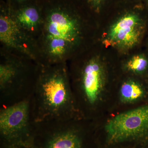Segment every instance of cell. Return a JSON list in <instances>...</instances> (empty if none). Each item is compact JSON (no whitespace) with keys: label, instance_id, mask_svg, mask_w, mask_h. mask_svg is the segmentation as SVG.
<instances>
[{"label":"cell","instance_id":"cell-2","mask_svg":"<svg viewBox=\"0 0 148 148\" xmlns=\"http://www.w3.org/2000/svg\"><path fill=\"white\" fill-rule=\"evenodd\" d=\"M81 34L78 20L61 9L47 13L36 38L39 65L66 63Z\"/></svg>","mask_w":148,"mask_h":148},{"label":"cell","instance_id":"cell-13","mask_svg":"<svg viewBox=\"0 0 148 148\" xmlns=\"http://www.w3.org/2000/svg\"><path fill=\"white\" fill-rule=\"evenodd\" d=\"M92 1L95 3H99L101 1V0H92Z\"/></svg>","mask_w":148,"mask_h":148},{"label":"cell","instance_id":"cell-8","mask_svg":"<svg viewBox=\"0 0 148 148\" xmlns=\"http://www.w3.org/2000/svg\"><path fill=\"white\" fill-rule=\"evenodd\" d=\"M77 85L72 88L74 97L77 95L87 108L94 107L101 96L104 85V70L98 59L91 58L79 70Z\"/></svg>","mask_w":148,"mask_h":148},{"label":"cell","instance_id":"cell-1","mask_svg":"<svg viewBox=\"0 0 148 148\" xmlns=\"http://www.w3.org/2000/svg\"><path fill=\"white\" fill-rule=\"evenodd\" d=\"M30 103L35 122L77 118L79 111L66 63L39 65L36 83Z\"/></svg>","mask_w":148,"mask_h":148},{"label":"cell","instance_id":"cell-11","mask_svg":"<svg viewBox=\"0 0 148 148\" xmlns=\"http://www.w3.org/2000/svg\"><path fill=\"white\" fill-rule=\"evenodd\" d=\"M121 99L124 103H131L143 97L144 90L138 83L128 81L122 85L120 89Z\"/></svg>","mask_w":148,"mask_h":148},{"label":"cell","instance_id":"cell-5","mask_svg":"<svg viewBox=\"0 0 148 148\" xmlns=\"http://www.w3.org/2000/svg\"><path fill=\"white\" fill-rule=\"evenodd\" d=\"M75 121L35 122L36 148H84L82 130Z\"/></svg>","mask_w":148,"mask_h":148},{"label":"cell","instance_id":"cell-14","mask_svg":"<svg viewBox=\"0 0 148 148\" xmlns=\"http://www.w3.org/2000/svg\"><path fill=\"white\" fill-rule=\"evenodd\" d=\"M18 1H24V0H18Z\"/></svg>","mask_w":148,"mask_h":148},{"label":"cell","instance_id":"cell-9","mask_svg":"<svg viewBox=\"0 0 148 148\" xmlns=\"http://www.w3.org/2000/svg\"><path fill=\"white\" fill-rule=\"evenodd\" d=\"M142 31L143 23L140 18L132 14H126L112 25L104 44L121 48H131L139 42Z\"/></svg>","mask_w":148,"mask_h":148},{"label":"cell","instance_id":"cell-10","mask_svg":"<svg viewBox=\"0 0 148 148\" xmlns=\"http://www.w3.org/2000/svg\"><path fill=\"white\" fill-rule=\"evenodd\" d=\"M13 16L18 25L36 40L42 22V18L36 8L27 7L18 11Z\"/></svg>","mask_w":148,"mask_h":148},{"label":"cell","instance_id":"cell-12","mask_svg":"<svg viewBox=\"0 0 148 148\" xmlns=\"http://www.w3.org/2000/svg\"><path fill=\"white\" fill-rule=\"evenodd\" d=\"M126 66L130 71L136 73H143L147 68L148 60L144 56H135L127 62Z\"/></svg>","mask_w":148,"mask_h":148},{"label":"cell","instance_id":"cell-6","mask_svg":"<svg viewBox=\"0 0 148 148\" xmlns=\"http://www.w3.org/2000/svg\"><path fill=\"white\" fill-rule=\"evenodd\" d=\"M106 130L111 143L148 140V105L118 115L106 124Z\"/></svg>","mask_w":148,"mask_h":148},{"label":"cell","instance_id":"cell-3","mask_svg":"<svg viewBox=\"0 0 148 148\" xmlns=\"http://www.w3.org/2000/svg\"><path fill=\"white\" fill-rule=\"evenodd\" d=\"M0 62V107L31 98L39 71L36 62L2 49Z\"/></svg>","mask_w":148,"mask_h":148},{"label":"cell","instance_id":"cell-7","mask_svg":"<svg viewBox=\"0 0 148 148\" xmlns=\"http://www.w3.org/2000/svg\"><path fill=\"white\" fill-rule=\"evenodd\" d=\"M0 41L5 49L38 63L36 40L18 25L13 15L1 14Z\"/></svg>","mask_w":148,"mask_h":148},{"label":"cell","instance_id":"cell-4","mask_svg":"<svg viewBox=\"0 0 148 148\" xmlns=\"http://www.w3.org/2000/svg\"><path fill=\"white\" fill-rule=\"evenodd\" d=\"M31 98L12 106L0 107L2 148H36L35 123Z\"/></svg>","mask_w":148,"mask_h":148}]
</instances>
